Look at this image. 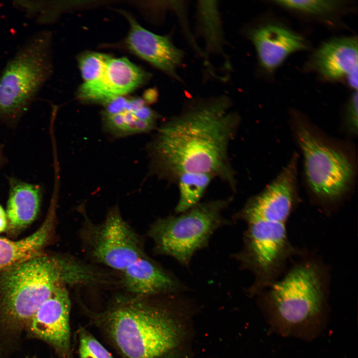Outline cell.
Returning a JSON list of instances; mask_svg holds the SVG:
<instances>
[{
	"mask_svg": "<svg viewBox=\"0 0 358 358\" xmlns=\"http://www.w3.org/2000/svg\"><path fill=\"white\" fill-rule=\"evenodd\" d=\"M241 121L226 96L188 104L156 128L147 147L151 174L176 184L183 173L208 174L236 191L229 148Z\"/></svg>",
	"mask_w": 358,
	"mask_h": 358,
	"instance_id": "6da1fadb",
	"label": "cell"
},
{
	"mask_svg": "<svg viewBox=\"0 0 358 358\" xmlns=\"http://www.w3.org/2000/svg\"><path fill=\"white\" fill-rule=\"evenodd\" d=\"M298 163L290 159L263 189L252 196L236 216L247 224L237 259L254 275L248 291L257 295L285 270L299 254L288 237L289 218L298 201Z\"/></svg>",
	"mask_w": 358,
	"mask_h": 358,
	"instance_id": "7a4b0ae2",
	"label": "cell"
},
{
	"mask_svg": "<svg viewBox=\"0 0 358 358\" xmlns=\"http://www.w3.org/2000/svg\"><path fill=\"white\" fill-rule=\"evenodd\" d=\"M327 274L318 260L303 258L260 293V306L270 330L304 340L320 334L329 312Z\"/></svg>",
	"mask_w": 358,
	"mask_h": 358,
	"instance_id": "3957f363",
	"label": "cell"
},
{
	"mask_svg": "<svg viewBox=\"0 0 358 358\" xmlns=\"http://www.w3.org/2000/svg\"><path fill=\"white\" fill-rule=\"evenodd\" d=\"M90 265L72 257L45 252L0 270V327L26 328L42 304L61 284H89Z\"/></svg>",
	"mask_w": 358,
	"mask_h": 358,
	"instance_id": "277c9868",
	"label": "cell"
},
{
	"mask_svg": "<svg viewBox=\"0 0 358 358\" xmlns=\"http://www.w3.org/2000/svg\"><path fill=\"white\" fill-rule=\"evenodd\" d=\"M290 124L303 159V174L310 197L322 207L338 206L350 195L355 183V148L322 132L302 114L290 112Z\"/></svg>",
	"mask_w": 358,
	"mask_h": 358,
	"instance_id": "5b68a950",
	"label": "cell"
},
{
	"mask_svg": "<svg viewBox=\"0 0 358 358\" xmlns=\"http://www.w3.org/2000/svg\"><path fill=\"white\" fill-rule=\"evenodd\" d=\"M108 314L109 333L125 358H168L183 339V328L168 310L139 298Z\"/></svg>",
	"mask_w": 358,
	"mask_h": 358,
	"instance_id": "8992f818",
	"label": "cell"
},
{
	"mask_svg": "<svg viewBox=\"0 0 358 358\" xmlns=\"http://www.w3.org/2000/svg\"><path fill=\"white\" fill-rule=\"evenodd\" d=\"M52 35L31 36L9 59L0 76V123L15 127L52 72Z\"/></svg>",
	"mask_w": 358,
	"mask_h": 358,
	"instance_id": "52a82bcc",
	"label": "cell"
},
{
	"mask_svg": "<svg viewBox=\"0 0 358 358\" xmlns=\"http://www.w3.org/2000/svg\"><path fill=\"white\" fill-rule=\"evenodd\" d=\"M232 200L230 197L199 202L179 216L156 220L148 231L155 252L188 265L193 254L207 246L215 231L227 223L222 213Z\"/></svg>",
	"mask_w": 358,
	"mask_h": 358,
	"instance_id": "ba28073f",
	"label": "cell"
},
{
	"mask_svg": "<svg viewBox=\"0 0 358 358\" xmlns=\"http://www.w3.org/2000/svg\"><path fill=\"white\" fill-rule=\"evenodd\" d=\"M83 237L87 250L96 262L122 271L145 255L138 235L113 207L99 224L87 222Z\"/></svg>",
	"mask_w": 358,
	"mask_h": 358,
	"instance_id": "9c48e42d",
	"label": "cell"
},
{
	"mask_svg": "<svg viewBox=\"0 0 358 358\" xmlns=\"http://www.w3.org/2000/svg\"><path fill=\"white\" fill-rule=\"evenodd\" d=\"M66 285H59L34 313L26 329L32 337L50 345L67 358L71 351V301Z\"/></svg>",
	"mask_w": 358,
	"mask_h": 358,
	"instance_id": "30bf717a",
	"label": "cell"
},
{
	"mask_svg": "<svg viewBox=\"0 0 358 358\" xmlns=\"http://www.w3.org/2000/svg\"><path fill=\"white\" fill-rule=\"evenodd\" d=\"M147 76L127 59L111 58L103 75L95 81L84 83L78 95L84 101L105 104L134 90Z\"/></svg>",
	"mask_w": 358,
	"mask_h": 358,
	"instance_id": "8fae6325",
	"label": "cell"
},
{
	"mask_svg": "<svg viewBox=\"0 0 358 358\" xmlns=\"http://www.w3.org/2000/svg\"><path fill=\"white\" fill-rule=\"evenodd\" d=\"M358 48L356 37L334 38L314 52L310 65L326 80L345 79L351 88L358 91Z\"/></svg>",
	"mask_w": 358,
	"mask_h": 358,
	"instance_id": "7c38bea8",
	"label": "cell"
},
{
	"mask_svg": "<svg viewBox=\"0 0 358 358\" xmlns=\"http://www.w3.org/2000/svg\"><path fill=\"white\" fill-rule=\"evenodd\" d=\"M101 117L103 130L120 138L155 130L160 116L140 98L120 96L105 104Z\"/></svg>",
	"mask_w": 358,
	"mask_h": 358,
	"instance_id": "4fadbf2b",
	"label": "cell"
},
{
	"mask_svg": "<svg viewBox=\"0 0 358 358\" xmlns=\"http://www.w3.org/2000/svg\"><path fill=\"white\" fill-rule=\"evenodd\" d=\"M130 30L127 38L129 49L135 55L174 78L183 53L167 36L155 34L128 16Z\"/></svg>",
	"mask_w": 358,
	"mask_h": 358,
	"instance_id": "5bb4252c",
	"label": "cell"
},
{
	"mask_svg": "<svg viewBox=\"0 0 358 358\" xmlns=\"http://www.w3.org/2000/svg\"><path fill=\"white\" fill-rule=\"evenodd\" d=\"M250 36L261 66L269 73L274 71L292 53L307 48L303 37L278 24L260 26Z\"/></svg>",
	"mask_w": 358,
	"mask_h": 358,
	"instance_id": "9a60e30c",
	"label": "cell"
},
{
	"mask_svg": "<svg viewBox=\"0 0 358 358\" xmlns=\"http://www.w3.org/2000/svg\"><path fill=\"white\" fill-rule=\"evenodd\" d=\"M122 283L138 297L181 289L183 285L175 276L145 255L138 259L122 271Z\"/></svg>",
	"mask_w": 358,
	"mask_h": 358,
	"instance_id": "2e32d148",
	"label": "cell"
},
{
	"mask_svg": "<svg viewBox=\"0 0 358 358\" xmlns=\"http://www.w3.org/2000/svg\"><path fill=\"white\" fill-rule=\"evenodd\" d=\"M8 181L6 232L8 236L15 237L37 218L42 188L39 184L25 182L14 177H8Z\"/></svg>",
	"mask_w": 358,
	"mask_h": 358,
	"instance_id": "e0dca14e",
	"label": "cell"
},
{
	"mask_svg": "<svg viewBox=\"0 0 358 358\" xmlns=\"http://www.w3.org/2000/svg\"><path fill=\"white\" fill-rule=\"evenodd\" d=\"M56 227L54 219L46 217L33 233L17 241L0 237V270L44 253Z\"/></svg>",
	"mask_w": 358,
	"mask_h": 358,
	"instance_id": "ac0fdd59",
	"label": "cell"
},
{
	"mask_svg": "<svg viewBox=\"0 0 358 358\" xmlns=\"http://www.w3.org/2000/svg\"><path fill=\"white\" fill-rule=\"evenodd\" d=\"M214 178L210 174L201 173H185L180 175L176 182L179 188V198L175 212L180 214L199 203Z\"/></svg>",
	"mask_w": 358,
	"mask_h": 358,
	"instance_id": "d6986e66",
	"label": "cell"
},
{
	"mask_svg": "<svg viewBox=\"0 0 358 358\" xmlns=\"http://www.w3.org/2000/svg\"><path fill=\"white\" fill-rule=\"evenodd\" d=\"M197 10L200 28L207 50L222 53L223 30L216 1H199Z\"/></svg>",
	"mask_w": 358,
	"mask_h": 358,
	"instance_id": "ffe728a7",
	"label": "cell"
},
{
	"mask_svg": "<svg viewBox=\"0 0 358 358\" xmlns=\"http://www.w3.org/2000/svg\"><path fill=\"white\" fill-rule=\"evenodd\" d=\"M272 1L285 9L314 16L331 14L342 6V1L339 0H285Z\"/></svg>",
	"mask_w": 358,
	"mask_h": 358,
	"instance_id": "44dd1931",
	"label": "cell"
},
{
	"mask_svg": "<svg viewBox=\"0 0 358 358\" xmlns=\"http://www.w3.org/2000/svg\"><path fill=\"white\" fill-rule=\"evenodd\" d=\"M111 57L97 52L87 53L79 59V67L84 83L95 81L104 73Z\"/></svg>",
	"mask_w": 358,
	"mask_h": 358,
	"instance_id": "7402d4cb",
	"label": "cell"
},
{
	"mask_svg": "<svg viewBox=\"0 0 358 358\" xmlns=\"http://www.w3.org/2000/svg\"><path fill=\"white\" fill-rule=\"evenodd\" d=\"M79 346L80 358H113L97 340L86 332L80 334Z\"/></svg>",
	"mask_w": 358,
	"mask_h": 358,
	"instance_id": "603a6c76",
	"label": "cell"
},
{
	"mask_svg": "<svg viewBox=\"0 0 358 358\" xmlns=\"http://www.w3.org/2000/svg\"><path fill=\"white\" fill-rule=\"evenodd\" d=\"M358 94L355 91L347 101L342 118V127L345 132L352 137L358 135Z\"/></svg>",
	"mask_w": 358,
	"mask_h": 358,
	"instance_id": "cb8c5ba5",
	"label": "cell"
},
{
	"mask_svg": "<svg viewBox=\"0 0 358 358\" xmlns=\"http://www.w3.org/2000/svg\"><path fill=\"white\" fill-rule=\"evenodd\" d=\"M7 220L5 211L0 204V233L6 231Z\"/></svg>",
	"mask_w": 358,
	"mask_h": 358,
	"instance_id": "d4e9b609",
	"label": "cell"
}]
</instances>
